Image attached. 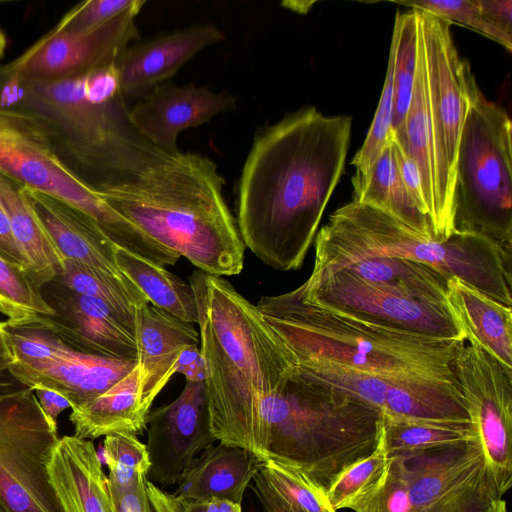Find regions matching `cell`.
<instances>
[{"label":"cell","instance_id":"f907efd6","mask_svg":"<svg viewBox=\"0 0 512 512\" xmlns=\"http://www.w3.org/2000/svg\"><path fill=\"white\" fill-rule=\"evenodd\" d=\"M186 381L205 382L207 379V368L202 354L180 371Z\"/></svg>","mask_w":512,"mask_h":512},{"label":"cell","instance_id":"cb8c5ba5","mask_svg":"<svg viewBox=\"0 0 512 512\" xmlns=\"http://www.w3.org/2000/svg\"><path fill=\"white\" fill-rule=\"evenodd\" d=\"M135 340L145 390L153 400L175 374L182 349L200 345L199 331L192 323L149 302L135 310Z\"/></svg>","mask_w":512,"mask_h":512},{"label":"cell","instance_id":"6f0895ef","mask_svg":"<svg viewBox=\"0 0 512 512\" xmlns=\"http://www.w3.org/2000/svg\"><path fill=\"white\" fill-rule=\"evenodd\" d=\"M0 512H8V510L0 502Z\"/></svg>","mask_w":512,"mask_h":512},{"label":"cell","instance_id":"b9f144b4","mask_svg":"<svg viewBox=\"0 0 512 512\" xmlns=\"http://www.w3.org/2000/svg\"><path fill=\"white\" fill-rule=\"evenodd\" d=\"M145 0H88L72 7L53 27L59 32L85 33L131 10H141Z\"/></svg>","mask_w":512,"mask_h":512},{"label":"cell","instance_id":"484cf974","mask_svg":"<svg viewBox=\"0 0 512 512\" xmlns=\"http://www.w3.org/2000/svg\"><path fill=\"white\" fill-rule=\"evenodd\" d=\"M448 306L465 339L512 371V307L476 290L458 278H450Z\"/></svg>","mask_w":512,"mask_h":512},{"label":"cell","instance_id":"2e32d148","mask_svg":"<svg viewBox=\"0 0 512 512\" xmlns=\"http://www.w3.org/2000/svg\"><path fill=\"white\" fill-rule=\"evenodd\" d=\"M147 426V480L177 485L190 462L217 441L205 382L186 381L174 401L150 410Z\"/></svg>","mask_w":512,"mask_h":512},{"label":"cell","instance_id":"f5cc1de1","mask_svg":"<svg viewBox=\"0 0 512 512\" xmlns=\"http://www.w3.org/2000/svg\"><path fill=\"white\" fill-rule=\"evenodd\" d=\"M25 388L28 387L16 380L8 371L0 374V397L21 391Z\"/></svg>","mask_w":512,"mask_h":512},{"label":"cell","instance_id":"6da1fadb","mask_svg":"<svg viewBox=\"0 0 512 512\" xmlns=\"http://www.w3.org/2000/svg\"><path fill=\"white\" fill-rule=\"evenodd\" d=\"M118 94L76 177L159 244L215 276L239 274L245 245L209 157L167 150L131 123Z\"/></svg>","mask_w":512,"mask_h":512},{"label":"cell","instance_id":"ac0fdd59","mask_svg":"<svg viewBox=\"0 0 512 512\" xmlns=\"http://www.w3.org/2000/svg\"><path fill=\"white\" fill-rule=\"evenodd\" d=\"M236 109V98L188 84L157 85L141 98L128 115L133 126L147 139L167 150H178L177 138L215 116Z\"/></svg>","mask_w":512,"mask_h":512},{"label":"cell","instance_id":"d590c367","mask_svg":"<svg viewBox=\"0 0 512 512\" xmlns=\"http://www.w3.org/2000/svg\"><path fill=\"white\" fill-rule=\"evenodd\" d=\"M389 53L393 59L392 133L403 124L407 114L417 71L418 13L416 9L397 11Z\"/></svg>","mask_w":512,"mask_h":512},{"label":"cell","instance_id":"f546056e","mask_svg":"<svg viewBox=\"0 0 512 512\" xmlns=\"http://www.w3.org/2000/svg\"><path fill=\"white\" fill-rule=\"evenodd\" d=\"M252 481L262 512H337L325 488L297 468L268 461Z\"/></svg>","mask_w":512,"mask_h":512},{"label":"cell","instance_id":"836d02e7","mask_svg":"<svg viewBox=\"0 0 512 512\" xmlns=\"http://www.w3.org/2000/svg\"><path fill=\"white\" fill-rule=\"evenodd\" d=\"M52 315L53 308L24 269L0 256V330L40 328Z\"/></svg>","mask_w":512,"mask_h":512},{"label":"cell","instance_id":"30bf717a","mask_svg":"<svg viewBox=\"0 0 512 512\" xmlns=\"http://www.w3.org/2000/svg\"><path fill=\"white\" fill-rule=\"evenodd\" d=\"M58 439L34 390L0 397V502L8 512H64L47 470Z\"/></svg>","mask_w":512,"mask_h":512},{"label":"cell","instance_id":"7bdbcfd3","mask_svg":"<svg viewBox=\"0 0 512 512\" xmlns=\"http://www.w3.org/2000/svg\"><path fill=\"white\" fill-rule=\"evenodd\" d=\"M391 148L393 151L398 174L407 193L409 194L410 198L412 199L420 213L424 215V217L430 222L434 231L433 223L430 217L426 197L422 186L421 176L416 164L393 137L391 139Z\"/></svg>","mask_w":512,"mask_h":512},{"label":"cell","instance_id":"7dc6e473","mask_svg":"<svg viewBox=\"0 0 512 512\" xmlns=\"http://www.w3.org/2000/svg\"><path fill=\"white\" fill-rule=\"evenodd\" d=\"M0 256L24 269V260L15 242L10 220L0 203ZM25 271V270H24Z\"/></svg>","mask_w":512,"mask_h":512},{"label":"cell","instance_id":"60d3db41","mask_svg":"<svg viewBox=\"0 0 512 512\" xmlns=\"http://www.w3.org/2000/svg\"><path fill=\"white\" fill-rule=\"evenodd\" d=\"M13 360L27 364L62 359L73 350L52 332L42 328H5Z\"/></svg>","mask_w":512,"mask_h":512},{"label":"cell","instance_id":"5bb4252c","mask_svg":"<svg viewBox=\"0 0 512 512\" xmlns=\"http://www.w3.org/2000/svg\"><path fill=\"white\" fill-rule=\"evenodd\" d=\"M452 370L486 462L504 495L512 485V371L467 341L459 347Z\"/></svg>","mask_w":512,"mask_h":512},{"label":"cell","instance_id":"d6a6232c","mask_svg":"<svg viewBox=\"0 0 512 512\" xmlns=\"http://www.w3.org/2000/svg\"><path fill=\"white\" fill-rule=\"evenodd\" d=\"M383 438L390 455H411L478 439L472 423L383 417Z\"/></svg>","mask_w":512,"mask_h":512},{"label":"cell","instance_id":"9f6ffc18","mask_svg":"<svg viewBox=\"0 0 512 512\" xmlns=\"http://www.w3.org/2000/svg\"><path fill=\"white\" fill-rule=\"evenodd\" d=\"M6 47V38L3 32L0 29V57L3 55Z\"/></svg>","mask_w":512,"mask_h":512},{"label":"cell","instance_id":"f6af8a7d","mask_svg":"<svg viewBox=\"0 0 512 512\" xmlns=\"http://www.w3.org/2000/svg\"><path fill=\"white\" fill-rule=\"evenodd\" d=\"M83 83L85 97L95 104L106 103L120 94L119 76L115 64L85 75Z\"/></svg>","mask_w":512,"mask_h":512},{"label":"cell","instance_id":"f1b7e54d","mask_svg":"<svg viewBox=\"0 0 512 512\" xmlns=\"http://www.w3.org/2000/svg\"><path fill=\"white\" fill-rule=\"evenodd\" d=\"M351 182L352 201L376 208L408 228L436 240L430 222L420 213L400 179L391 141L376 162L366 172L355 173Z\"/></svg>","mask_w":512,"mask_h":512},{"label":"cell","instance_id":"4fadbf2b","mask_svg":"<svg viewBox=\"0 0 512 512\" xmlns=\"http://www.w3.org/2000/svg\"><path fill=\"white\" fill-rule=\"evenodd\" d=\"M307 378L378 409L385 418L471 423L453 383L356 370L321 360H298Z\"/></svg>","mask_w":512,"mask_h":512},{"label":"cell","instance_id":"d6986e66","mask_svg":"<svg viewBox=\"0 0 512 512\" xmlns=\"http://www.w3.org/2000/svg\"><path fill=\"white\" fill-rule=\"evenodd\" d=\"M225 39L218 27L201 24L128 45L115 62L121 97L143 98L197 53Z\"/></svg>","mask_w":512,"mask_h":512},{"label":"cell","instance_id":"7c38bea8","mask_svg":"<svg viewBox=\"0 0 512 512\" xmlns=\"http://www.w3.org/2000/svg\"><path fill=\"white\" fill-rule=\"evenodd\" d=\"M299 288L306 301L362 321L431 339L466 341L448 303L403 296L348 268L311 274Z\"/></svg>","mask_w":512,"mask_h":512},{"label":"cell","instance_id":"816d5d0a","mask_svg":"<svg viewBox=\"0 0 512 512\" xmlns=\"http://www.w3.org/2000/svg\"><path fill=\"white\" fill-rule=\"evenodd\" d=\"M202 504V512H242L241 505L226 500H210Z\"/></svg>","mask_w":512,"mask_h":512},{"label":"cell","instance_id":"52a82bcc","mask_svg":"<svg viewBox=\"0 0 512 512\" xmlns=\"http://www.w3.org/2000/svg\"><path fill=\"white\" fill-rule=\"evenodd\" d=\"M453 233L484 237L511 253L512 123L507 111L473 93L458 144L452 186Z\"/></svg>","mask_w":512,"mask_h":512},{"label":"cell","instance_id":"ffe728a7","mask_svg":"<svg viewBox=\"0 0 512 512\" xmlns=\"http://www.w3.org/2000/svg\"><path fill=\"white\" fill-rule=\"evenodd\" d=\"M137 364V360L112 359L73 350L68 356L40 363L12 361L8 372L24 386L54 391L70 403L81 405L107 391Z\"/></svg>","mask_w":512,"mask_h":512},{"label":"cell","instance_id":"e0dca14e","mask_svg":"<svg viewBox=\"0 0 512 512\" xmlns=\"http://www.w3.org/2000/svg\"><path fill=\"white\" fill-rule=\"evenodd\" d=\"M54 315L40 328L71 348L95 356L137 360L135 326L96 298L77 293L56 280L41 288Z\"/></svg>","mask_w":512,"mask_h":512},{"label":"cell","instance_id":"9a60e30c","mask_svg":"<svg viewBox=\"0 0 512 512\" xmlns=\"http://www.w3.org/2000/svg\"><path fill=\"white\" fill-rule=\"evenodd\" d=\"M139 12L128 11L85 33L52 28L17 58L0 66V76L50 83L83 77L115 64L121 52L138 38L135 18Z\"/></svg>","mask_w":512,"mask_h":512},{"label":"cell","instance_id":"11a10c76","mask_svg":"<svg viewBox=\"0 0 512 512\" xmlns=\"http://www.w3.org/2000/svg\"><path fill=\"white\" fill-rule=\"evenodd\" d=\"M172 499L176 512H202V504L200 502L176 498L173 495Z\"/></svg>","mask_w":512,"mask_h":512},{"label":"cell","instance_id":"e575fe53","mask_svg":"<svg viewBox=\"0 0 512 512\" xmlns=\"http://www.w3.org/2000/svg\"><path fill=\"white\" fill-rule=\"evenodd\" d=\"M54 280L77 293L101 300L134 326L135 310L149 302L131 280L113 277L72 260H65L63 272Z\"/></svg>","mask_w":512,"mask_h":512},{"label":"cell","instance_id":"c3c4849f","mask_svg":"<svg viewBox=\"0 0 512 512\" xmlns=\"http://www.w3.org/2000/svg\"><path fill=\"white\" fill-rule=\"evenodd\" d=\"M34 391L46 415L55 422H57V418L62 411L70 408L68 400L54 391L48 389H36Z\"/></svg>","mask_w":512,"mask_h":512},{"label":"cell","instance_id":"8992f818","mask_svg":"<svg viewBox=\"0 0 512 512\" xmlns=\"http://www.w3.org/2000/svg\"><path fill=\"white\" fill-rule=\"evenodd\" d=\"M375 257L427 264L512 307L511 253L474 234L439 241L424 236L371 206L350 203L334 211L315 236L311 274L330 272Z\"/></svg>","mask_w":512,"mask_h":512},{"label":"cell","instance_id":"8fae6325","mask_svg":"<svg viewBox=\"0 0 512 512\" xmlns=\"http://www.w3.org/2000/svg\"><path fill=\"white\" fill-rule=\"evenodd\" d=\"M391 457L410 512H508L478 439Z\"/></svg>","mask_w":512,"mask_h":512},{"label":"cell","instance_id":"83f0119b","mask_svg":"<svg viewBox=\"0 0 512 512\" xmlns=\"http://www.w3.org/2000/svg\"><path fill=\"white\" fill-rule=\"evenodd\" d=\"M393 138L416 164L422 181L436 239L441 240L437 216V169L432 123L428 106L427 75L421 35L418 26L417 71L411 102L402 126Z\"/></svg>","mask_w":512,"mask_h":512},{"label":"cell","instance_id":"ba28073f","mask_svg":"<svg viewBox=\"0 0 512 512\" xmlns=\"http://www.w3.org/2000/svg\"><path fill=\"white\" fill-rule=\"evenodd\" d=\"M0 173L24 188L51 196L92 218L120 248L161 266L175 253L122 217L71 173L55 155L42 123L0 104Z\"/></svg>","mask_w":512,"mask_h":512},{"label":"cell","instance_id":"603a6c76","mask_svg":"<svg viewBox=\"0 0 512 512\" xmlns=\"http://www.w3.org/2000/svg\"><path fill=\"white\" fill-rule=\"evenodd\" d=\"M263 464L251 451L220 442L190 462L172 495L200 503L226 500L241 505L249 483Z\"/></svg>","mask_w":512,"mask_h":512},{"label":"cell","instance_id":"ab89813d","mask_svg":"<svg viewBox=\"0 0 512 512\" xmlns=\"http://www.w3.org/2000/svg\"><path fill=\"white\" fill-rule=\"evenodd\" d=\"M387 70L380 100L375 111L366 138L361 148L355 154L351 164L355 166V173L366 172L378 159L393 137V59L389 53Z\"/></svg>","mask_w":512,"mask_h":512},{"label":"cell","instance_id":"d4e9b609","mask_svg":"<svg viewBox=\"0 0 512 512\" xmlns=\"http://www.w3.org/2000/svg\"><path fill=\"white\" fill-rule=\"evenodd\" d=\"M153 401L145 390L137 363L107 391L71 408L69 419L74 435L94 440L115 433L141 434L147 428Z\"/></svg>","mask_w":512,"mask_h":512},{"label":"cell","instance_id":"681fc988","mask_svg":"<svg viewBox=\"0 0 512 512\" xmlns=\"http://www.w3.org/2000/svg\"><path fill=\"white\" fill-rule=\"evenodd\" d=\"M146 485L153 512H176L171 494L149 480Z\"/></svg>","mask_w":512,"mask_h":512},{"label":"cell","instance_id":"74e56055","mask_svg":"<svg viewBox=\"0 0 512 512\" xmlns=\"http://www.w3.org/2000/svg\"><path fill=\"white\" fill-rule=\"evenodd\" d=\"M397 3L410 9L426 11L451 24L466 26L496 41L508 51L512 50V35L490 22L482 14L475 0H413Z\"/></svg>","mask_w":512,"mask_h":512},{"label":"cell","instance_id":"7402d4cb","mask_svg":"<svg viewBox=\"0 0 512 512\" xmlns=\"http://www.w3.org/2000/svg\"><path fill=\"white\" fill-rule=\"evenodd\" d=\"M47 470L64 512H113L108 477L92 440L59 438Z\"/></svg>","mask_w":512,"mask_h":512},{"label":"cell","instance_id":"8d00e7d4","mask_svg":"<svg viewBox=\"0 0 512 512\" xmlns=\"http://www.w3.org/2000/svg\"><path fill=\"white\" fill-rule=\"evenodd\" d=\"M391 461L382 432L377 447L368 456L342 470L326 489L333 509L337 512L341 509L354 510L383 484Z\"/></svg>","mask_w":512,"mask_h":512},{"label":"cell","instance_id":"277c9868","mask_svg":"<svg viewBox=\"0 0 512 512\" xmlns=\"http://www.w3.org/2000/svg\"><path fill=\"white\" fill-rule=\"evenodd\" d=\"M297 366L274 394L248 450L264 463L301 470L326 490L342 470L377 447L383 415L307 378Z\"/></svg>","mask_w":512,"mask_h":512},{"label":"cell","instance_id":"4316f807","mask_svg":"<svg viewBox=\"0 0 512 512\" xmlns=\"http://www.w3.org/2000/svg\"><path fill=\"white\" fill-rule=\"evenodd\" d=\"M0 203L10 220L24 270L41 288L64 270L65 259L37 216L23 187L0 173Z\"/></svg>","mask_w":512,"mask_h":512},{"label":"cell","instance_id":"ee69618b","mask_svg":"<svg viewBox=\"0 0 512 512\" xmlns=\"http://www.w3.org/2000/svg\"><path fill=\"white\" fill-rule=\"evenodd\" d=\"M146 481L143 474L125 487L116 486L108 480L113 512H153Z\"/></svg>","mask_w":512,"mask_h":512},{"label":"cell","instance_id":"7a4b0ae2","mask_svg":"<svg viewBox=\"0 0 512 512\" xmlns=\"http://www.w3.org/2000/svg\"><path fill=\"white\" fill-rule=\"evenodd\" d=\"M351 130L350 116L306 107L255 136L238 182L236 225L264 264L302 266L344 171Z\"/></svg>","mask_w":512,"mask_h":512},{"label":"cell","instance_id":"9c48e42d","mask_svg":"<svg viewBox=\"0 0 512 512\" xmlns=\"http://www.w3.org/2000/svg\"><path fill=\"white\" fill-rule=\"evenodd\" d=\"M417 10V9H416ZM427 75L428 106L437 169V216L441 240L453 233L452 186L462 127L478 87L468 61L453 41L451 23L417 10Z\"/></svg>","mask_w":512,"mask_h":512},{"label":"cell","instance_id":"5b68a950","mask_svg":"<svg viewBox=\"0 0 512 512\" xmlns=\"http://www.w3.org/2000/svg\"><path fill=\"white\" fill-rule=\"evenodd\" d=\"M256 306L298 360L455 384L452 364L464 341L431 339L362 321L306 301L299 287L263 296Z\"/></svg>","mask_w":512,"mask_h":512},{"label":"cell","instance_id":"db71d44e","mask_svg":"<svg viewBox=\"0 0 512 512\" xmlns=\"http://www.w3.org/2000/svg\"><path fill=\"white\" fill-rule=\"evenodd\" d=\"M13 357L10 351L5 329L0 330V374L8 371V366Z\"/></svg>","mask_w":512,"mask_h":512},{"label":"cell","instance_id":"3957f363","mask_svg":"<svg viewBox=\"0 0 512 512\" xmlns=\"http://www.w3.org/2000/svg\"><path fill=\"white\" fill-rule=\"evenodd\" d=\"M189 283L197 303L214 436L248 450L298 358L258 307L225 278L197 269Z\"/></svg>","mask_w":512,"mask_h":512},{"label":"cell","instance_id":"4dcf8cb0","mask_svg":"<svg viewBox=\"0 0 512 512\" xmlns=\"http://www.w3.org/2000/svg\"><path fill=\"white\" fill-rule=\"evenodd\" d=\"M116 263L123 275L137 285L149 303L192 323L198 322L194 290L190 283L139 255L118 247Z\"/></svg>","mask_w":512,"mask_h":512},{"label":"cell","instance_id":"44dd1931","mask_svg":"<svg viewBox=\"0 0 512 512\" xmlns=\"http://www.w3.org/2000/svg\"><path fill=\"white\" fill-rule=\"evenodd\" d=\"M23 190L65 260L128 280L116 263L118 246L92 218L51 196Z\"/></svg>","mask_w":512,"mask_h":512},{"label":"cell","instance_id":"bcb514c9","mask_svg":"<svg viewBox=\"0 0 512 512\" xmlns=\"http://www.w3.org/2000/svg\"><path fill=\"white\" fill-rule=\"evenodd\" d=\"M475 2L490 22L512 35L511 0H475Z\"/></svg>","mask_w":512,"mask_h":512},{"label":"cell","instance_id":"f35d334b","mask_svg":"<svg viewBox=\"0 0 512 512\" xmlns=\"http://www.w3.org/2000/svg\"><path fill=\"white\" fill-rule=\"evenodd\" d=\"M104 457L109 468L108 480L119 487L133 483L141 474L150 469L146 444L136 435L115 433L105 436L103 442Z\"/></svg>","mask_w":512,"mask_h":512},{"label":"cell","instance_id":"1f68e13d","mask_svg":"<svg viewBox=\"0 0 512 512\" xmlns=\"http://www.w3.org/2000/svg\"><path fill=\"white\" fill-rule=\"evenodd\" d=\"M345 268L403 296L447 303L449 279L427 264L400 257H375L354 262Z\"/></svg>","mask_w":512,"mask_h":512}]
</instances>
